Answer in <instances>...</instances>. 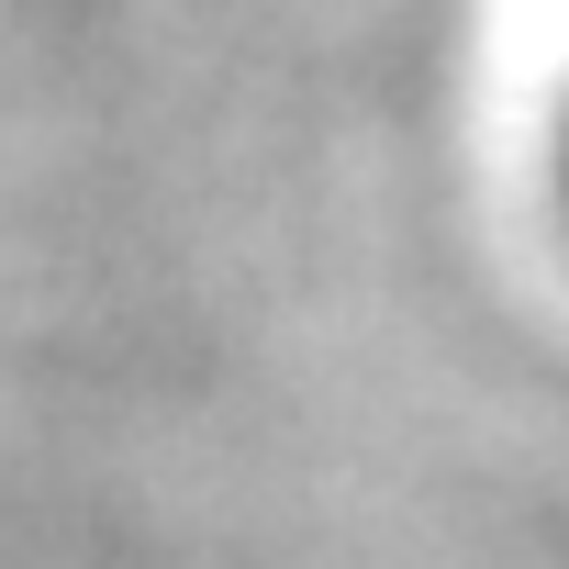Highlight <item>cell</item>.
<instances>
[{"label":"cell","mask_w":569,"mask_h":569,"mask_svg":"<svg viewBox=\"0 0 569 569\" xmlns=\"http://www.w3.org/2000/svg\"><path fill=\"white\" fill-rule=\"evenodd\" d=\"M547 179H558V212H569V79H558V134H547Z\"/></svg>","instance_id":"1"}]
</instances>
